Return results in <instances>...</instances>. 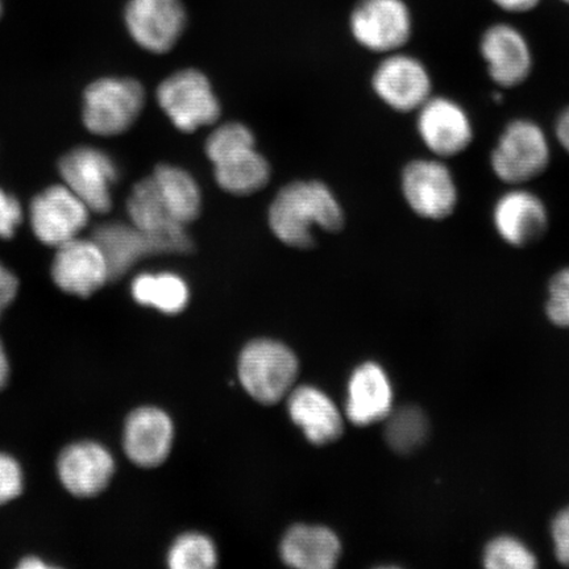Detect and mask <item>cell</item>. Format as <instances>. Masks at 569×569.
Returning a JSON list of instances; mask_svg holds the SVG:
<instances>
[{
  "mask_svg": "<svg viewBox=\"0 0 569 569\" xmlns=\"http://www.w3.org/2000/svg\"><path fill=\"white\" fill-rule=\"evenodd\" d=\"M2 11H3L2 0H0V16H2Z\"/></svg>",
  "mask_w": 569,
  "mask_h": 569,
  "instance_id": "ab89813d",
  "label": "cell"
},
{
  "mask_svg": "<svg viewBox=\"0 0 569 569\" xmlns=\"http://www.w3.org/2000/svg\"><path fill=\"white\" fill-rule=\"evenodd\" d=\"M268 222L281 243L305 249L316 243L315 227L339 231L345 224V213L337 197L323 182L296 181L276 196L269 208Z\"/></svg>",
  "mask_w": 569,
  "mask_h": 569,
  "instance_id": "6da1fadb",
  "label": "cell"
},
{
  "mask_svg": "<svg viewBox=\"0 0 569 569\" xmlns=\"http://www.w3.org/2000/svg\"><path fill=\"white\" fill-rule=\"evenodd\" d=\"M59 476L71 495L92 497L109 486L116 462L104 447L92 442L71 445L57 462Z\"/></svg>",
  "mask_w": 569,
  "mask_h": 569,
  "instance_id": "e0dca14e",
  "label": "cell"
},
{
  "mask_svg": "<svg viewBox=\"0 0 569 569\" xmlns=\"http://www.w3.org/2000/svg\"><path fill=\"white\" fill-rule=\"evenodd\" d=\"M417 112L419 138L433 158H457L472 146V118L466 107L455 99L431 97Z\"/></svg>",
  "mask_w": 569,
  "mask_h": 569,
  "instance_id": "30bf717a",
  "label": "cell"
},
{
  "mask_svg": "<svg viewBox=\"0 0 569 569\" xmlns=\"http://www.w3.org/2000/svg\"><path fill=\"white\" fill-rule=\"evenodd\" d=\"M238 371L249 396L260 403L274 405L293 387L298 361L279 341L254 340L241 352Z\"/></svg>",
  "mask_w": 569,
  "mask_h": 569,
  "instance_id": "277c9868",
  "label": "cell"
},
{
  "mask_svg": "<svg viewBox=\"0 0 569 569\" xmlns=\"http://www.w3.org/2000/svg\"><path fill=\"white\" fill-rule=\"evenodd\" d=\"M402 194L417 216L429 220H445L458 209L457 178L445 160L417 159L402 172Z\"/></svg>",
  "mask_w": 569,
  "mask_h": 569,
  "instance_id": "52a82bcc",
  "label": "cell"
},
{
  "mask_svg": "<svg viewBox=\"0 0 569 569\" xmlns=\"http://www.w3.org/2000/svg\"><path fill=\"white\" fill-rule=\"evenodd\" d=\"M254 147V137L251 130L241 123H226L213 130L204 151L209 160L216 163L229 156Z\"/></svg>",
  "mask_w": 569,
  "mask_h": 569,
  "instance_id": "83f0119b",
  "label": "cell"
},
{
  "mask_svg": "<svg viewBox=\"0 0 569 569\" xmlns=\"http://www.w3.org/2000/svg\"><path fill=\"white\" fill-rule=\"evenodd\" d=\"M289 415L315 445L331 443L343 432V421L336 405L323 391L297 388L289 397Z\"/></svg>",
  "mask_w": 569,
  "mask_h": 569,
  "instance_id": "ffe728a7",
  "label": "cell"
},
{
  "mask_svg": "<svg viewBox=\"0 0 569 569\" xmlns=\"http://www.w3.org/2000/svg\"><path fill=\"white\" fill-rule=\"evenodd\" d=\"M488 2L507 16L519 17L537 11L545 0H488Z\"/></svg>",
  "mask_w": 569,
  "mask_h": 569,
  "instance_id": "836d02e7",
  "label": "cell"
},
{
  "mask_svg": "<svg viewBox=\"0 0 569 569\" xmlns=\"http://www.w3.org/2000/svg\"><path fill=\"white\" fill-rule=\"evenodd\" d=\"M492 223L503 243L526 248L539 243L549 232L550 211L530 189L509 187L496 199Z\"/></svg>",
  "mask_w": 569,
  "mask_h": 569,
  "instance_id": "4fadbf2b",
  "label": "cell"
},
{
  "mask_svg": "<svg viewBox=\"0 0 569 569\" xmlns=\"http://www.w3.org/2000/svg\"><path fill=\"white\" fill-rule=\"evenodd\" d=\"M552 539L558 560L569 567V507L553 519Z\"/></svg>",
  "mask_w": 569,
  "mask_h": 569,
  "instance_id": "d6a6232c",
  "label": "cell"
},
{
  "mask_svg": "<svg viewBox=\"0 0 569 569\" xmlns=\"http://www.w3.org/2000/svg\"><path fill=\"white\" fill-rule=\"evenodd\" d=\"M393 391L382 368L367 362L351 377L348 388L347 416L353 425L368 426L387 419Z\"/></svg>",
  "mask_w": 569,
  "mask_h": 569,
  "instance_id": "d6986e66",
  "label": "cell"
},
{
  "mask_svg": "<svg viewBox=\"0 0 569 569\" xmlns=\"http://www.w3.org/2000/svg\"><path fill=\"white\" fill-rule=\"evenodd\" d=\"M19 568L24 569H46L48 568V565L44 563V561L40 560L39 558H27L19 565Z\"/></svg>",
  "mask_w": 569,
  "mask_h": 569,
  "instance_id": "74e56055",
  "label": "cell"
},
{
  "mask_svg": "<svg viewBox=\"0 0 569 569\" xmlns=\"http://www.w3.org/2000/svg\"><path fill=\"white\" fill-rule=\"evenodd\" d=\"M23 490V473L16 459L0 453V505L17 498Z\"/></svg>",
  "mask_w": 569,
  "mask_h": 569,
  "instance_id": "4dcf8cb0",
  "label": "cell"
},
{
  "mask_svg": "<svg viewBox=\"0 0 569 569\" xmlns=\"http://www.w3.org/2000/svg\"><path fill=\"white\" fill-rule=\"evenodd\" d=\"M558 2L569 7V0H558Z\"/></svg>",
  "mask_w": 569,
  "mask_h": 569,
  "instance_id": "f35d334b",
  "label": "cell"
},
{
  "mask_svg": "<svg viewBox=\"0 0 569 569\" xmlns=\"http://www.w3.org/2000/svg\"><path fill=\"white\" fill-rule=\"evenodd\" d=\"M127 211L131 223L154 237L193 243L187 227L178 223L163 203L152 176L134 184L127 199Z\"/></svg>",
  "mask_w": 569,
  "mask_h": 569,
  "instance_id": "7402d4cb",
  "label": "cell"
},
{
  "mask_svg": "<svg viewBox=\"0 0 569 569\" xmlns=\"http://www.w3.org/2000/svg\"><path fill=\"white\" fill-rule=\"evenodd\" d=\"M158 101L167 117L182 132L218 122L220 104L209 78L197 69H183L162 81Z\"/></svg>",
  "mask_w": 569,
  "mask_h": 569,
  "instance_id": "8992f818",
  "label": "cell"
},
{
  "mask_svg": "<svg viewBox=\"0 0 569 569\" xmlns=\"http://www.w3.org/2000/svg\"><path fill=\"white\" fill-rule=\"evenodd\" d=\"M101 246L109 261L111 280H118L138 264L139 261L159 254H187L193 251L194 243H183L172 239L154 237L134 227L111 222L99 226L92 234Z\"/></svg>",
  "mask_w": 569,
  "mask_h": 569,
  "instance_id": "8fae6325",
  "label": "cell"
},
{
  "mask_svg": "<svg viewBox=\"0 0 569 569\" xmlns=\"http://www.w3.org/2000/svg\"><path fill=\"white\" fill-rule=\"evenodd\" d=\"M483 565L495 569H531L537 567V560L528 547L518 539L500 537L488 545L483 555Z\"/></svg>",
  "mask_w": 569,
  "mask_h": 569,
  "instance_id": "f1b7e54d",
  "label": "cell"
},
{
  "mask_svg": "<svg viewBox=\"0 0 569 569\" xmlns=\"http://www.w3.org/2000/svg\"><path fill=\"white\" fill-rule=\"evenodd\" d=\"M63 184L88 206L91 212L106 213L112 208V188L119 180L117 163L101 149L80 147L60 161Z\"/></svg>",
  "mask_w": 569,
  "mask_h": 569,
  "instance_id": "7c38bea8",
  "label": "cell"
},
{
  "mask_svg": "<svg viewBox=\"0 0 569 569\" xmlns=\"http://www.w3.org/2000/svg\"><path fill=\"white\" fill-rule=\"evenodd\" d=\"M376 94L398 112L418 111L432 97L429 69L417 57L395 52L380 62L373 74Z\"/></svg>",
  "mask_w": 569,
  "mask_h": 569,
  "instance_id": "9a60e30c",
  "label": "cell"
},
{
  "mask_svg": "<svg viewBox=\"0 0 569 569\" xmlns=\"http://www.w3.org/2000/svg\"><path fill=\"white\" fill-rule=\"evenodd\" d=\"M553 137L561 149L569 154V106L561 110L555 120Z\"/></svg>",
  "mask_w": 569,
  "mask_h": 569,
  "instance_id": "d590c367",
  "label": "cell"
},
{
  "mask_svg": "<svg viewBox=\"0 0 569 569\" xmlns=\"http://www.w3.org/2000/svg\"><path fill=\"white\" fill-rule=\"evenodd\" d=\"M133 300L166 315H178L189 303V288L174 273H142L131 284Z\"/></svg>",
  "mask_w": 569,
  "mask_h": 569,
  "instance_id": "d4e9b609",
  "label": "cell"
},
{
  "mask_svg": "<svg viewBox=\"0 0 569 569\" xmlns=\"http://www.w3.org/2000/svg\"><path fill=\"white\" fill-rule=\"evenodd\" d=\"M340 557L336 533L322 526L298 525L290 529L281 543V558L300 569H331Z\"/></svg>",
  "mask_w": 569,
  "mask_h": 569,
  "instance_id": "44dd1931",
  "label": "cell"
},
{
  "mask_svg": "<svg viewBox=\"0 0 569 569\" xmlns=\"http://www.w3.org/2000/svg\"><path fill=\"white\" fill-rule=\"evenodd\" d=\"M146 104V91L132 78H101L83 96V123L99 137H116L130 130Z\"/></svg>",
  "mask_w": 569,
  "mask_h": 569,
  "instance_id": "3957f363",
  "label": "cell"
},
{
  "mask_svg": "<svg viewBox=\"0 0 569 569\" xmlns=\"http://www.w3.org/2000/svg\"><path fill=\"white\" fill-rule=\"evenodd\" d=\"M479 53L490 80L500 89L521 87L532 73L533 52L528 36L509 21H496L481 32Z\"/></svg>",
  "mask_w": 569,
  "mask_h": 569,
  "instance_id": "ba28073f",
  "label": "cell"
},
{
  "mask_svg": "<svg viewBox=\"0 0 569 569\" xmlns=\"http://www.w3.org/2000/svg\"><path fill=\"white\" fill-rule=\"evenodd\" d=\"M152 178L177 222L183 227L193 223L202 209V193L194 177L182 168L161 163Z\"/></svg>",
  "mask_w": 569,
  "mask_h": 569,
  "instance_id": "603a6c76",
  "label": "cell"
},
{
  "mask_svg": "<svg viewBox=\"0 0 569 569\" xmlns=\"http://www.w3.org/2000/svg\"><path fill=\"white\" fill-rule=\"evenodd\" d=\"M546 311L555 326L569 327V267L552 276Z\"/></svg>",
  "mask_w": 569,
  "mask_h": 569,
  "instance_id": "f546056e",
  "label": "cell"
},
{
  "mask_svg": "<svg viewBox=\"0 0 569 569\" xmlns=\"http://www.w3.org/2000/svg\"><path fill=\"white\" fill-rule=\"evenodd\" d=\"M124 23L140 48L163 54L172 51L187 31L188 10L183 0H128Z\"/></svg>",
  "mask_w": 569,
  "mask_h": 569,
  "instance_id": "9c48e42d",
  "label": "cell"
},
{
  "mask_svg": "<svg viewBox=\"0 0 569 569\" xmlns=\"http://www.w3.org/2000/svg\"><path fill=\"white\" fill-rule=\"evenodd\" d=\"M9 376H10L9 359H7L4 347L2 345V340H0V389H3L6 387L7 381H9Z\"/></svg>",
  "mask_w": 569,
  "mask_h": 569,
  "instance_id": "8d00e7d4",
  "label": "cell"
},
{
  "mask_svg": "<svg viewBox=\"0 0 569 569\" xmlns=\"http://www.w3.org/2000/svg\"><path fill=\"white\" fill-rule=\"evenodd\" d=\"M19 282L9 268L0 262V316L16 300Z\"/></svg>",
  "mask_w": 569,
  "mask_h": 569,
  "instance_id": "e575fe53",
  "label": "cell"
},
{
  "mask_svg": "<svg viewBox=\"0 0 569 569\" xmlns=\"http://www.w3.org/2000/svg\"><path fill=\"white\" fill-rule=\"evenodd\" d=\"M53 280L66 293L87 298L111 280L109 261L96 239L76 238L57 248Z\"/></svg>",
  "mask_w": 569,
  "mask_h": 569,
  "instance_id": "2e32d148",
  "label": "cell"
},
{
  "mask_svg": "<svg viewBox=\"0 0 569 569\" xmlns=\"http://www.w3.org/2000/svg\"><path fill=\"white\" fill-rule=\"evenodd\" d=\"M23 220V209L16 197L0 189V239H11Z\"/></svg>",
  "mask_w": 569,
  "mask_h": 569,
  "instance_id": "1f68e13d",
  "label": "cell"
},
{
  "mask_svg": "<svg viewBox=\"0 0 569 569\" xmlns=\"http://www.w3.org/2000/svg\"><path fill=\"white\" fill-rule=\"evenodd\" d=\"M217 560L211 540L194 532L178 538L168 555V565L173 569H209Z\"/></svg>",
  "mask_w": 569,
  "mask_h": 569,
  "instance_id": "4316f807",
  "label": "cell"
},
{
  "mask_svg": "<svg viewBox=\"0 0 569 569\" xmlns=\"http://www.w3.org/2000/svg\"><path fill=\"white\" fill-rule=\"evenodd\" d=\"M552 149L543 127L517 118L503 127L490 152L493 174L508 187H526L550 168Z\"/></svg>",
  "mask_w": 569,
  "mask_h": 569,
  "instance_id": "7a4b0ae2",
  "label": "cell"
},
{
  "mask_svg": "<svg viewBox=\"0 0 569 569\" xmlns=\"http://www.w3.org/2000/svg\"><path fill=\"white\" fill-rule=\"evenodd\" d=\"M173 423L166 412L141 408L131 412L124 429V450L134 465L158 467L169 457Z\"/></svg>",
  "mask_w": 569,
  "mask_h": 569,
  "instance_id": "ac0fdd59",
  "label": "cell"
},
{
  "mask_svg": "<svg viewBox=\"0 0 569 569\" xmlns=\"http://www.w3.org/2000/svg\"><path fill=\"white\" fill-rule=\"evenodd\" d=\"M90 212L67 184H53L31 203L32 231L42 244L59 248L78 238L88 226Z\"/></svg>",
  "mask_w": 569,
  "mask_h": 569,
  "instance_id": "5bb4252c",
  "label": "cell"
},
{
  "mask_svg": "<svg viewBox=\"0 0 569 569\" xmlns=\"http://www.w3.org/2000/svg\"><path fill=\"white\" fill-rule=\"evenodd\" d=\"M213 176L227 193L249 196L267 187L270 167L264 156L253 147L213 163Z\"/></svg>",
  "mask_w": 569,
  "mask_h": 569,
  "instance_id": "cb8c5ba5",
  "label": "cell"
},
{
  "mask_svg": "<svg viewBox=\"0 0 569 569\" xmlns=\"http://www.w3.org/2000/svg\"><path fill=\"white\" fill-rule=\"evenodd\" d=\"M350 31L368 51L400 52L415 33V17L407 0H358L351 11Z\"/></svg>",
  "mask_w": 569,
  "mask_h": 569,
  "instance_id": "5b68a950",
  "label": "cell"
},
{
  "mask_svg": "<svg viewBox=\"0 0 569 569\" xmlns=\"http://www.w3.org/2000/svg\"><path fill=\"white\" fill-rule=\"evenodd\" d=\"M429 433V422L421 409L405 407L387 417L386 438L391 450L411 453L421 447Z\"/></svg>",
  "mask_w": 569,
  "mask_h": 569,
  "instance_id": "484cf974",
  "label": "cell"
}]
</instances>
